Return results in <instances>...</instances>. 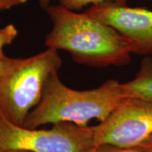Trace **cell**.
Returning <instances> with one entry per match:
<instances>
[{
	"label": "cell",
	"mask_w": 152,
	"mask_h": 152,
	"mask_svg": "<svg viewBox=\"0 0 152 152\" xmlns=\"http://www.w3.org/2000/svg\"><path fill=\"white\" fill-rule=\"evenodd\" d=\"M45 11L52 28L45 38L47 47L64 50L73 61L96 68L128 65L132 51L126 39L114 28L87 15L51 4Z\"/></svg>",
	"instance_id": "1"
},
{
	"label": "cell",
	"mask_w": 152,
	"mask_h": 152,
	"mask_svg": "<svg viewBox=\"0 0 152 152\" xmlns=\"http://www.w3.org/2000/svg\"><path fill=\"white\" fill-rule=\"evenodd\" d=\"M121 83L108 80L94 89L75 90L62 83L58 73L51 75L43 89L39 103L30 112L23 126L71 123L87 126L93 119L105 121L125 99Z\"/></svg>",
	"instance_id": "2"
},
{
	"label": "cell",
	"mask_w": 152,
	"mask_h": 152,
	"mask_svg": "<svg viewBox=\"0 0 152 152\" xmlns=\"http://www.w3.org/2000/svg\"><path fill=\"white\" fill-rule=\"evenodd\" d=\"M0 75V112L23 126L26 117L40 102L45 83L58 73L62 60L58 51L46 50L27 58L3 56Z\"/></svg>",
	"instance_id": "3"
},
{
	"label": "cell",
	"mask_w": 152,
	"mask_h": 152,
	"mask_svg": "<svg viewBox=\"0 0 152 152\" xmlns=\"http://www.w3.org/2000/svg\"><path fill=\"white\" fill-rule=\"evenodd\" d=\"M94 125L54 124L49 130L14 124L0 112V152H92L96 147Z\"/></svg>",
	"instance_id": "4"
},
{
	"label": "cell",
	"mask_w": 152,
	"mask_h": 152,
	"mask_svg": "<svg viewBox=\"0 0 152 152\" xmlns=\"http://www.w3.org/2000/svg\"><path fill=\"white\" fill-rule=\"evenodd\" d=\"M94 129L97 146L136 147L152 134V102L126 98Z\"/></svg>",
	"instance_id": "5"
},
{
	"label": "cell",
	"mask_w": 152,
	"mask_h": 152,
	"mask_svg": "<svg viewBox=\"0 0 152 152\" xmlns=\"http://www.w3.org/2000/svg\"><path fill=\"white\" fill-rule=\"evenodd\" d=\"M84 12L123 35L132 54L152 56V10L106 2L90 6Z\"/></svg>",
	"instance_id": "6"
},
{
	"label": "cell",
	"mask_w": 152,
	"mask_h": 152,
	"mask_svg": "<svg viewBox=\"0 0 152 152\" xmlns=\"http://www.w3.org/2000/svg\"><path fill=\"white\" fill-rule=\"evenodd\" d=\"M121 87L125 98L152 102V56H144L134 78L121 83Z\"/></svg>",
	"instance_id": "7"
},
{
	"label": "cell",
	"mask_w": 152,
	"mask_h": 152,
	"mask_svg": "<svg viewBox=\"0 0 152 152\" xmlns=\"http://www.w3.org/2000/svg\"><path fill=\"white\" fill-rule=\"evenodd\" d=\"M54 1H58V4L75 11L83 10L85 7L90 5H97L106 2L115 3L121 5H125L127 4V0H54Z\"/></svg>",
	"instance_id": "8"
},
{
	"label": "cell",
	"mask_w": 152,
	"mask_h": 152,
	"mask_svg": "<svg viewBox=\"0 0 152 152\" xmlns=\"http://www.w3.org/2000/svg\"><path fill=\"white\" fill-rule=\"evenodd\" d=\"M18 36V30L14 25L8 24L0 29V75L2 71L4 47L11 45Z\"/></svg>",
	"instance_id": "9"
},
{
	"label": "cell",
	"mask_w": 152,
	"mask_h": 152,
	"mask_svg": "<svg viewBox=\"0 0 152 152\" xmlns=\"http://www.w3.org/2000/svg\"><path fill=\"white\" fill-rule=\"evenodd\" d=\"M92 152H143L139 146L131 147H122L111 144H100L96 146Z\"/></svg>",
	"instance_id": "10"
},
{
	"label": "cell",
	"mask_w": 152,
	"mask_h": 152,
	"mask_svg": "<svg viewBox=\"0 0 152 152\" xmlns=\"http://www.w3.org/2000/svg\"><path fill=\"white\" fill-rule=\"evenodd\" d=\"M28 0H0V11L25 4Z\"/></svg>",
	"instance_id": "11"
},
{
	"label": "cell",
	"mask_w": 152,
	"mask_h": 152,
	"mask_svg": "<svg viewBox=\"0 0 152 152\" xmlns=\"http://www.w3.org/2000/svg\"><path fill=\"white\" fill-rule=\"evenodd\" d=\"M143 152H152V134L138 144Z\"/></svg>",
	"instance_id": "12"
},
{
	"label": "cell",
	"mask_w": 152,
	"mask_h": 152,
	"mask_svg": "<svg viewBox=\"0 0 152 152\" xmlns=\"http://www.w3.org/2000/svg\"><path fill=\"white\" fill-rule=\"evenodd\" d=\"M52 0H39V5H40L41 8L45 9H46L48 8L49 6L51 5V2H52Z\"/></svg>",
	"instance_id": "13"
},
{
	"label": "cell",
	"mask_w": 152,
	"mask_h": 152,
	"mask_svg": "<svg viewBox=\"0 0 152 152\" xmlns=\"http://www.w3.org/2000/svg\"><path fill=\"white\" fill-rule=\"evenodd\" d=\"M2 152H29V151H21V150H9V151H5Z\"/></svg>",
	"instance_id": "14"
}]
</instances>
